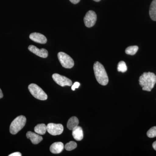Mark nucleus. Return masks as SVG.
<instances>
[{
  "mask_svg": "<svg viewBox=\"0 0 156 156\" xmlns=\"http://www.w3.org/2000/svg\"><path fill=\"white\" fill-rule=\"evenodd\" d=\"M47 131V126L44 124H38L34 128L35 132L41 135H44Z\"/></svg>",
  "mask_w": 156,
  "mask_h": 156,
  "instance_id": "nucleus-16",
  "label": "nucleus"
},
{
  "mask_svg": "<svg viewBox=\"0 0 156 156\" xmlns=\"http://www.w3.org/2000/svg\"><path fill=\"white\" fill-rule=\"evenodd\" d=\"M28 89L31 94L37 99L46 100L48 98L47 94L41 88L35 84H31L29 86Z\"/></svg>",
  "mask_w": 156,
  "mask_h": 156,
  "instance_id": "nucleus-4",
  "label": "nucleus"
},
{
  "mask_svg": "<svg viewBox=\"0 0 156 156\" xmlns=\"http://www.w3.org/2000/svg\"><path fill=\"white\" fill-rule=\"evenodd\" d=\"M28 50L32 53H34L37 56L42 57V58H47L48 56V51L44 48L39 49L36 46H34V45H30L29 46Z\"/></svg>",
  "mask_w": 156,
  "mask_h": 156,
  "instance_id": "nucleus-9",
  "label": "nucleus"
},
{
  "mask_svg": "<svg viewBox=\"0 0 156 156\" xmlns=\"http://www.w3.org/2000/svg\"><path fill=\"white\" fill-rule=\"evenodd\" d=\"M97 20V15L94 11H89L84 18V23L87 27H91L95 25Z\"/></svg>",
  "mask_w": 156,
  "mask_h": 156,
  "instance_id": "nucleus-8",
  "label": "nucleus"
},
{
  "mask_svg": "<svg viewBox=\"0 0 156 156\" xmlns=\"http://www.w3.org/2000/svg\"><path fill=\"white\" fill-rule=\"evenodd\" d=\"M64 148V144L61 142L54 143L50 147L51 153L54 154L60 153Z\"/></svg>",
  "mask_w": 156,
  "mask_h": 156,
  "instance_id": "nucleus-12",
  "label": "nucleus"
},
{
  "mask_svg": "<svg viewBox=\"0 0 156 156\" xmlns=\"http://www.w3.org/2000/svg\"><path fill=\"white\" fill-rule=\"evenodd\" d=\"M93 1H95V2H100L101 0H93Z\"/></svg>",
  "mask_w": 156,
  "mask_h": 156,
  "instance_id": "nucleus-26",
  "label": "nucleus"
},
{
  "mask_svg": "<svg viewBox=\"0 0 156 156\" xmlns=\"http://www.w3.org/2000/svg\"><path fill=\"white\" fill-rule=\"evenodd\" d=\"M58 58L62 67L66 69H71L73 67L74 62L73 58L64 52H59Z\"/></svg>",
  "mask_w": 156,
  "mask_h": 156,
  "instance_id": "nucleus-5",
  "label": "nucleus"
},
{
  "mask_svg": "<svg viewBox=\"0 0 156 156\" xmlns=\"http://www.w3.org/2000/svg\"><path fill=\"white\" fill-rule=\"evenodd\" d=\"M52 77L53 80L61 87H63L65 86L70 87L72 85L73 83L72 81L64 76L60 75L57 73H54L52 76Z\"/></svg>",
  "mask_w": 156,
  "mask_h": 156,
  "instance_id": "nucleus-7",
  "label": "nucleus"
},
{
  "mask_svg": "<svg viewBox=\"0 0 156 156\" xmlns=\"http://www.w3.org/2000/svg\"><path fill=\"white\" fill-rule=\"evenodd\" d=\"M80 83L79 82H75L73 84L72 86V90L73 91H75L76 89H77V88H79V87L80 86Z\"/></svg>",
  "mask_w": 156,
  "mask_h": 156,
  "instance_id": "nucleus-21",
  "label": "nucleus"
},
{
  "mask_svg": "<svg viewBox=\"0 0 156 156\" xmlns=\"http://www.w3.org/2000/svg\"><path fill=\"white\" fill-rule=\"evenodd\" d=\"M127 66L126 62L124 61H120L118 65V71L122 73H125L127 71Z\"/></svg>",
  "mask_w": 156,
  "mask_h": 156,
  "instance_id": "nucleus-18",
  "label": "nucleus"
},
{
  "mask_svg": "<svg viewBox=\"0 0 156 156\" xmlns=\"http://www.w3.org/2000/svg\"><path fill=\"white\" fill-rule=\"evenodd\" d=\"M26 118L24 116L20 115L14 119L10 127V132L11 134H17L25 126Z\"/></svg>",
  "mask_w": 156,
  "mask_h": 156,
  "instance_id": "nucleus-3",
  "label": "nucleus"
},
{
  "mask_svg": "<svg viewBox=\"0 0 156 156\" xmlns=\"http://www.w3.org/2000/svg\"><path fill=\"white\" fill-rule=\"evenodd\" d=\"M148 137L153 138L156 136V126H154L148 131L147 133Z\"/></svg>",
  "mask_w": 156,
  "mask_h": 156,
  "instance_id": "nucleus-20",
  "label": "nucleus"
},
{
  "mask_svg": "<svg viewBox=\"0 0 156 156\" xmlns=\"http://www.w3.org/2000/svg\"><path fill=\"white\" fill-rule=\"evenodd\" d=\"M47 131L53 136L60 135L63 131V126L60 124L49 123L47 126Z\"/></svg>",
  "mask_w": 156,
  "mask_h": 156,
  "instance_id": "nucleus-6",
  "label": "nucleus"
},
{
  "mask_svg": "<svg viewBox=\"0 0 156 156\" xmlns=\"http://www.w3.org/2000/svg\"><path fill=\"white\" fill-rule=\"evenodd\" d=\"M22 154L20 153L17 152L11 154L9 155V156H21Z\"/></svg>",
  "mask_w": 156,
  "mask_h": 156,
  "instance_id": "nucleus-22",
  "label": "nucleus"
},
{
  "mask_svg": "<svg viewBox=\"0 0 156 156\" xmlns=\"http://www.w3.org/2000/svg\"><path fill=\"white\" fill-rule=\"evenodd\" d=\"M26 136L34 144H38L43 140V137L39 135V134H37V133L36 134L32 131H28L27 133Z\"/></svg>",
  "mask_w": 156,
  "mask_h": 156,
  "instance_id": "nucleus-11",
  "label": "nucleus"
},
{
  "mask_svg": "<svg viewBox=\"0 0 156 156\" xmlns=\"http://www.w3.org/2000/svg\"><path fill=\"white\" fill-rule=\"evenodd\" d=\"M77 144L74 141H71L66 144L65 148L68 151H71L75 149L77 147Z\"/></svg>",
  "mask_w": 156,
  "mask_h": 156,
  "instance_id": "nucleus-19",
  "label": "nucleus"
},
{
  "mask_svg": "<svg viewBox=\"0 0 156 156\" xmlns=\"http://www.w3.org/2000/svg\"><path fill=\"white\" fill-rule=\"evenodd\" d=\"M149 14L151 19L154 21H156V0H153L151 3Z\"/></svg>",
  "mask_w": 156,
  "mask_h": 156,
  "instance_id": "nucleus-15",
  "label": "nucleus"
},
{
  "mask_svg": "<svg viewBox=\"0 0 156 156\" xmlns=\"http://www.w3.org/2000/svg\"><path fill=\"white\" fill-rule=\"evenodd\" d=\"M3 97V94L2 90L0 89V98H2Z\"/></svg>",
  "mask_w": 156,
  "mask_h": 156,
  "instance_id": "nucleus-25",
  "label": "nucleus"
},
{
  "mask_svg": "<svg viewBox=\"0 0 156 156\" xmlns=\"http://www.w3.org/2000/svg\"><path fill=\"white\" fill-rule=\"evenodd\" d=\"M138 47L137 46H132L128 47L126 50V53L128 55H135L137 51H138Z\"/></svg>",
  "mask_w": 156,
  "mask_h": 156,
  "instance_id": "nucleus-17",
  "label": "nucleus"
},
{
  "mask_svg": "<svg viewBox=\"0 0 156 156\" xmlns=\"http://www.w3.org/2000/svg\"><path fill=\"white\" fill-rule=\"evenodd\" d=\"M152 146L154 148V149L156 151V141L153 143Z\"/></svg>",
  "mask_w": 156,
  "mask_h": 156,
  "instance_id": "nucleus-24",
  "label": "nucleus"
},
{
  "mask_svg": "<svg viewBox=\"0 0 156 156\" xmlns=\"http://www.w3.org/2000/svg\"><path fill=\"white\" fill-rule=\"evenodd\" d=\"M93 69L97 82L102 86L107 85L108 76L103 66L98 62H96L93 66Z\"/></svg>",
  "mask_w": 156,
  "mask_h": 156,
  "instance_id": "nucleus-2",
  "label": "nucleus"
},
{
  "mask_svg": "<svg viewBox=\"0 0 156 156\" xmlns=\"http://www.w3.org/2000/svg\"><path fill=\"white\" fill-rule=\"evenodd\" d=\"M79 121L77 117L73 116L70 118L68 121L67 128L70 130H73L79 125Z\"/></svg>",
  "mask_w": 156,
  "mask_h": 156,
  "instance_id": "nucleus-14",
  "label": "nucleus"
},
{
  "mask_svg": "<svg viewBox=\"0 0 156 156\" xmlns=\"http://www.w3.org/2000/svg\"><path fill=\"white\" fill-rule=\"evenodd\" d=\"M69 1L73 4H77L80 1V0H69Z\"/></svg>",
  "mask_w": 156,
  "mask_h": 156,
  "instance_id": "nucleus-23",
  "label": "nucleus"
},
{
  "mask_svg": "<svg viewBox=\"0 0 156 156\" xmlns=\"http://www.w3.org/2000/svg\"><path fill=\"white\" fill-rule=\"evenodd\" d=\"M139 84L144 91L151 92L156 83V76L153 73H144L140 77Z\"/></svg>",
  "mask_w": 156,
  "mask_h": 156,
  "instance_id": "nucleus-1",
  "label": "nucleus"
},
{
  "mask_svg": "<svg viewBox=\"0 0 156 156\" xmlns=\"http://www.w3.org/2000/svg\"><path fill=\"white\" fill-rule=\"evenodd\" d=\"M73 137L76 140L80 141L83 138V129L80 126H77L72 130Z\"/></svg>",
  "mask_w": 156,
  "mask_h": 156,
  "instance_id": "nucleus-13",
  "label": "nucleus"
},
{
  "mask_svg": "<svg viewBox=\"0 0 156 156\" xmlns=\"http://www.w3.org/2000/svg\"><path fill=\"white\" fill-rule=\"evenodd\" d=\"M30 38L34 42L39 44H45L47 43L46 37L41 34L39 33H33L30 35Z\"/></svg>",
  "mask_w": 156,
  "mask_h": 156,
  "instance_id": "nucleus-10",
  "label": "nucleus"
}]
</instances>
